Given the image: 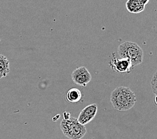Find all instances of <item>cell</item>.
Segmentation results:
<instances>
[{
    "mask_svg": "<svg viewBox=\"0 0 157 139\" xmlns=\"http://www.w3.org/2000/svg\"><path fill=\"white\" fill-rule=\"evenodd\" d=\"M110 100L114 108L120 111H126L134 106L136 96L128 87L119 86L112 91Z\"/></svg>",
    "mask_w": 157,
    "mask_h": 139,
    "instance_id": "obj_1",
    "label": "cell"
},
{
    "mask_svg": "<svg viewBox=\"0 0 157 139\" xmlns=\"http://www.w3.org/2000/svg\"><path fill=\"white\" fill-rule=\"evenodd\" d=\"M117 52L121 58L130 60L132 68L139 65L143 61V50L135 42H125L122 43L119 46Z\"/></svg>",
    "mask_w": 157,
    "mask_h": 139,
    "instance_id": "obj_2",
    "label": "cell"
},
{
    "mask_svg": "<svg viewBox=\"0 0 157 139\" xmlns=\"http://www.w3.org/2000/svg\"><path fill=\"white\" fill-rule=\"evenodd\" d=\"M60 128L63 134L69 139H81L87 133L85 126L81 124L74 117L63 119L60 124Z\"/></svg>",
    "mask_w": 157,
    "mask_h": 139,
    "instance_id": "obj_3",
    "label": "cell"
},
{
    "mask_svg": "<svg viewBox=\"0 0 157 139\" xmlns=\"http://www.w3.org/2000/svg\"><path fill=\"white\" fill-rule=\"evenodd\" d=\"M71 78L75 84L86 86L91 80V75L85 67H79L75 70L71 74Z\"/></svg>",
    "mask_w": 157,
    "mask_h": 139,
    "instance_id": "obj_4",
    "label": "cell"
},
{
    "mask_svg": "<svg viewBox=\"0 0 157 139\" xmlns=\"http://www.w3.org/2000/svg\"><path fill=\"white\" fill-rule=\"evenodd\" d=\"M98 110V106L96 104H91L85 107L77 119L78 122L83 126L90 123L97 115Z\"/></svg>",
    "mask_w": 157,
    "mask_h": 139,
    "instance_id": "obj_5",
    "label": "cell"
},
{
    "mask_svg": "<svg viewBox=\"0 0 157 139\" xmlns=\"http://www.w3.org/2000/svg\"><path fill=\"white\" fill-rule=\"evenodd\" d=\"M109 66L114 71L121 74L130 73L133 68L129 60L125 58L117 59L115 57L109 61Z\"/></svg>",
    "mask_w": 157,
    "mask_h": 139,
    "instance_id": "obj_6",
    "label": "cell"
},
{
    "mask_svg": "<svg viewBox=\"0 0 157 139\" xmlns=\"http://www.w3.org/2000/svg\"><path fill=\"white\" fill-rule=\"evenodd\" d=\"M126 8L130 13H139L143 12L145 7L141 5L138 0H128L126 3Z\"/></svg>",
    "mask_w": 157,
    "mask_h": 139,
    "instance_id": "obj_7",
    "label": "cell"
},
{
    "mask_svg": "<svg viewBox=\"0 0 157 139\" xmlns=\"http://www.w3.org/2000/svg\"><path fill=\"white\" fill-rule=\"evenodd\" d=\"M81 92L78 89L76 88L69 89L66 94L67 101L70 103H77L81 101Z\"/></svg>",
    "mask_w": 157,
    "mask_h": 139,
    "instance_id": "obj_8",
    "label": "cell"
},
{
    "mask_svg": "<svg viewBox=\"0 0 157 139\" xmlns=\"http://www.w3.org/2000/svg\"><path fill=\"white\" fill-rule=\"evenodd\" d=\"M10 72V62L6 57L0 54V79L6 77Z\"/></svg>",
    "mask_w": 157,
    "mask_h": 139,
    "instance_id": "obj_9",
    "label": "cell"
},
{
    "mask_svg": "<svg viewBox=\"0 0 157 139\" xmlns=\"http://www.w3.org/2000/svg\"><path fill=\"white\" fill-rule=\"evenodd\" d=\"M151 87H152V90L155 95L157 94V70L155 74H153L151 79Z\"/></svg>",
    "mask_w": 157,
    "mask_h": 139,
    "instance_id": "obj_10",
    "label": "cell"
},
{
    "mask_svg": "<svg viewBox=\"0 0 157 139\" xmlns=\"http://www.w3.org/2000/svg\"><path fill=\"white\" fill-rule=\"evenodd\" d=\"M138 2L140 3L141 5L145 7V5H146V4L149 2V0H138Z\"/></svg>",
    "mask_w": 157,
    "mask_h": 139,
    "instance_id": "obj_11",
    "label": "cell"
},
{
    "mask_svg": "<svg viewBox=\"0 0 157 139\" xmlns=\"http://www.w3.org/2000/svg\"><path fill=\"white\" fill-rule=\"evenodd\" d=\"M155 104L157 105V94L155 96Z\"/></svg>",
    "mask_w": 157,
    "mask_h": 139,
    "instance_id": "obj_12",
    "label": "cell"
}]
</instances>
